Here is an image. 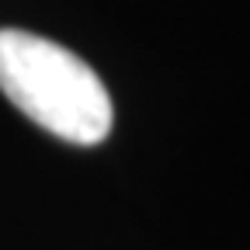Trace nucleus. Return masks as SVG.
Returning a JSON list of instances; mask_svg holds the SVG:
<instances>
[{
    "label": "nucleus",
    "instance_id": "f257e3e1",
    "mask_svg": "<svg viewBox=\"0 0 250 250\" xmlns=\"http://www.w3.org/2000/svg\"><path fill=\"white\" fill-rule=\"evenodd\" d=\"M0 90L45 132L94 146L111 132V98L87 62L52 39L0 28Z\"/></svg>",
    "mask_w": 250,
    "mask_h": 250
}]
</instances>
